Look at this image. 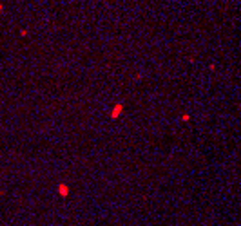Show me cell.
<instances>
[{"mask_svg": "<svg viewBox=\"0 0 241 226\" xmlns=\"http://www.w3.org/2000/svg\"><path fill=\"white\" fill-rule=\"evenodd\" d=\"M2 9H4V5H2V4H0V11H2Z\"/></svg>", "mask_w": 241, "mask_h": 226, "instance_id": "obj_1", "label": "cell"}]
</instances>
